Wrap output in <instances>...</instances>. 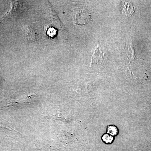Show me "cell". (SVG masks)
<instances>
[{
  "label": "cell",
  "mask_w": 151,
  "mask_h": 151,
  "mask_svg": "<svg viewBox=\"0 0 151 151\" xmlns=\"http://www.w3.org/2000/svg\"><path fill=\"white\" fill-rule=\"evenodd\" d=\"M91 14L87 9L84 7H78L73 10L71 19L73 24L83 25L89 23L91 20Z\"/></svg>",
  "instance_id": "6da1fadb"
},
{
  "label": "cell",
  "mask_w": 151,
  "mask_h": 151,
  "mask_svg": "<svg viewBox=\"0 0 151 151\" xmlns=\"http://www.w3.org/2000/svg\"><path fill=\"white\" fill-rule=\"evenodd\" d=\"M12 8L0 19V23L5 20H9L16 18L24 11L23 1H11Z\"/></svg>",
  "instance_id": "7a4b0ae2"
},
{
  "label": "cell",
  "mask_w": 151,
  "mask_h": 151,
  "mask_svg": "<svg viewBox=\"0 0 151 151\" xmlns=\"http://www.w3.org/2000/svg\"><path fill=\"white\" fill-rule=\"evenodd\" d=\"M37 30L33 28L29 27L27 32V39L30 41H36L37 40Z\"/></svg>",
  "instance_id": "3957f363"
},
{
  "label": "cell",
  "mask_w": 151,
  "mask_h": 151,
  "mask_svg": "<svg viewBox=\"0 0 151 151\" xmlns=\"http://www.w3.org/2000/svg\"><path fill=\"white\" fill-rule=\"evenodd\" d=\"M103 56V52L101 49L98 46L95 49L93 54L92 55L91 65L92 63H98Z\"/></svg>",
  "instance_id": "277c9868"
},
{
  "label": "cell",
  "mask_w": 151,
  "mask_h": 151,
  "mask_svg": "<svg viewBox=\"0 0 151 151\" xmlns=\"http://www.w3.org/2000/svg\"><path fill=\"white\" fill-rule=\"evenodd\" d=\"M104 137L103 138V139L106 142H111V141H112V139H113V138L110 137V136H109V135H105V136H104Z\"/></svg>",
  "instance_id": "5b68a950"
}]
</instances>
